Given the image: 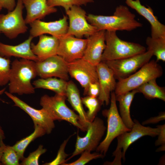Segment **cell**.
<instances>
[{
  "mask_svg": "<svg viewBox=\"0 0 165 165\" xmlns=\"http://www.w3.org/2000/svg\"><path fill=\"white\" fill-rule=\"evenodd\" d=\"M135 15L127 6L119 5L116 8L112 16H86L88 22L98 31H130L141 27L142 24L135 19Z\"/></svg>",
  "mask_w": 165,
  "mask_h": 165,
  "instance_id": "1",
  "label": "cell"
},
{
  "mask_svg": "<svg viewBox=\"0 0 165 165\" xmlns=\"http://www.w3.org/2000/svg\"><path fill=\"white\" fill-rule=\"evenodd\" d=\"M37 76L35 61L25 59L14 60L11 64L8 92L20 95L35 93L31 81Z\"/></svg>",
  "mask_w": 165,
  "mask_h": 165,
  "instance_id": "2",
  "label": "cell"
},
{
  "mask_svg": "<svg viewBox=\"0 0 165 165\" xmlns=\"http://www.w3.org/2000/svg\"><path fill=\"white\" fill-rule=\"evenodd\" d=\"M116 32L106 31V47L102 54L101 61L122 59L146 51L145 47L140 44L121 39Z\"/></svg>",
  "mask_w": 165,
  "mask_h": 165,
  "instance_id": "3",
  "label": "cell"
},
{
  "mask_svg": "<svg viewBox=\"0 0 165 165\" xmlns=\"http://www.w3.org/2000/svg\"><path fill=\"white\" fill-rule=\"evenodd\" d=\"M66 98L65 96L56 94L52 96L45 94L40 98V105L54 121L65 120L81 130L86 131L80 123L79 115L67 105Z\"/></svg>",
  "mask_w": 165,
  "mask_h": 165,
  "instance_id": "4",
  "label": "cell"
},
{
  "mask_svg": "<svg viewBox=\"0 0 165 165\" xmlns=\"http://www.w3.org/2000/svg\"><path fill=\"white\" fill-rule=\"evenodd\" d=\"M116 101V94L114 92L112 91L110 95L109 108L102 112V115L107 118V133L105 138L100 143L96 150L97 152L104 156L114 139L131 130L127 128L123 123L118 112Z\"/></svg>",
  "mask_w": 165,
  "mask_h": 165,
  "instance_id": "5",
  "label": "cell"
},
{
  "mask_svg": "<svg viewBox=\"0 0 165 165\" xmlns=\"http://www.w3.org/2000/svg\"><path fill=\"white\" fill-rule=\"evenodd\" d=\"M157 62L154 60L149 61L138 71L125 78L119 80L114 90L115 94L117 95L136 89L149 80L162 76V68Z\"/></svg>",
  "mask_w": 165,
  "mask_h": 165,
  "instance_id": "6",
  "label": "cell"
},
{
  "mask_svg": "<svg viewBox=\"0 0 165 165\" xmlns=\"http://www.w3.org/2000/svg\"><path fill=\"white\" fill-rule=\"evenodd\" d=\"M134 122V125L130 131L125 132L117 137V147L112 153L115 158L113 162H109V164H121V159L124 160L125 153L128 148L141 137L145 136L155 137L158 135L160 129L158 127L153 128L145 127L135 119Z\"/></svg>",
  "mask_w": 165,
  "mask_h": 165,
  "instance_id": "7",
  "label": "cell"
},
{
  "mask_svg": "<svg viewBox=\"0 0 165 165\" xmlns=\"http://www.w3.org/2000/svg\"><path fill=\"white\" fill-rule=\"evenodd\" d=\"M24 8L22 0H17L13 10L6 14H0V32L7 38L13 39L27 31L28 28L23 16Z\"/></svg>",
  "mask_w": 165,
  "mask_h": 165,
  "instance_id": "8",
  "label": "cell"
},
{
  "mask_svg": "<svg viewBox=\"0 0 165 165\" xmlns=\"http://www.w3.org/2000/svg\"><path fill=\"white\" fill-rule=\"evenodd\" d=\"M153 56L149 50L127 58L104 62L112 71L116 79L125 78L136 72L147 63Z\"/></svg>",
  "mask_w": 165,
  "mask_h": 165,
  "instance_id": "9",
  "label": "cell"
},
{
  "mask_svg": "<svg viewBox=\"0 0 165 165\" xmlns=\"http://www.w3.org/2000/svg\"><path fill=\"white\" fill-rule=\"evenodd\" d=\"M106 130L103 120L96 117L89 123L85 136L81 137L77 134L75 150L71 156L66 160V161L81 154L85 150L91 152L96 150Z\"/></svg>",
  "mask_w": 165,
  "mask_h": 165,
  "instance_id": "10",
  "label": "cell"
},
{
  "mask_svg": "<svg viewBox=\"0 0 165 165\" xmlns=\"http://www.w3.org/2000/svg\"><path fill=\"white\" fill-rule=\"evenodd\" d=\"M69 19L67 33L64 35H73L78 38L87 37L98 31L86 19V13L80 6H73L65 10Z\"/></svg>",
  "mask_w": 165,
  "mask_h": 165,
  "instance_id": "11",
  "label": "cell"
},
{
  "mask_svg": "<svg viewBox=\"0 0 165 165\" xmlns=\"http://www.w3.org/2000/svg\"><path fill=\"white\" fill-rule=\"evenodd\" d=\"M68 72L83 88L85 95H87L90 83L98 82L96 66L82 58L68 63Z\"/></svg>",
  "mask_w": 165,
  "mask_h": 165,
  "instance_id": "12",
  "label": "cell"
},
{
  "mask_svg": "<svg viewBox=\"0 0 165 165\" xmlns=\"http://www.w3.org/2000/svg\"><path fill=\"white\" fill-rule=\"evenodd\" d=\"M68 63L57 55L42 61L35 62L37 76L46 79L56 77L65 81L69 80Z\"/></svg>",
  "mask_w": 165,
  "mask_h": 165,
  "instance_id": "13",
  "label": "cell"
},
{
  "mask_svg": "<svg viewBox=\"0 0 165 165\" xmlns=\"http://www.w3.org/2000/svg\"><path fill=\"white\" fill-rule=\"evenodd\" d=\"M59 38L57 55L68 63L82 58L86 46L87 39L73 35H63Z\"/></svg>",
  "mask_w": 165,
  "mask_h": 165,
  "instance_id": "14",
  "label": "cell"
},
{
  "mask_svg": "<svg viewBox=\"0 0 165 165\" xmlns=\"http://www.w3.org/2000/svg\"><path fill=\"white\" fill-rule=\"evenodd\" d=\"M4 93L14 103V106L20 108L30 116L34 125H37L42 127L46 134L51 133L55 127L54 121L45 110L42 108L40 109H35L8 92L5 91Z\"/></svg>",
  "mask_w": 165,
  "mask_h": 165,
  "instance_id": "15",
  "label": "cell"
},
{
  "mask_svg": "<svg viewBox=\"0 0 165 165\" xmlns=\"http://www.w3.org/2000/svg\"><path fill=\"white\" fill-rule=\"evenodd\" d=\"M67 19V16H64L62 18L53 21L35 20L29 24L30 36L34 38L46 34L58 38L64 35L68 28Z\"/></svg>",
  "mask_w": 165,
  "mask_h": 165,
  "instance_id": "16",
  "label": "cell"
},
{
  "mask_svg": "<svg viewBox=\"0 0 165 165\" xmlns=\"http://www.w3.org/2000/svg\"><path fill=\"white\" fill-rule=\"evenodd\" d=\"M100 91L97 97L101 105H108L111 93L115 90L117 82L112 70L103 61L96 66Z\"/></svg>",
  "mask_w": 165,
  "mask_h": 165,
  "instance_id": "17",
  "label": "cell"
},
{
  "mask_svg": "<svg viewBox=\"0 0 165 165\" xmlns=\"http://www.w3.org/2000/svg\"><path fill=\"white\" fill-rule=\"evenodd\" d=\"M106 31L99 30L87 37V43L82 58L96 66L101 62L106 47Z\"/></svg>",
  "mask_w": 165,
  "mask_h": 165,
  "instance_id": "18",
  "label": "cell"
},
{
  "mask_svg": "<svg viewBox=\"0 0 165 165\" xmlns=\"http://www.w3.org/2000/svg\"><path fill=\"white\" fill-rule=\"evenodd\" d=\"M126 4L143 16L150 24L151 37L154 38H165V26L158 20L154 15L152 9L142 5L140 0H126Z\"/></svg>",
  "mask_w": 165,
  "mask_h": 165,
  "instance_id": "19",
  "label": "cell"
},
{
  "mask_svg": "<svg viewBox=\"0 0 165 165\" xmlns=\"http://www.w3.org/2000/svg\"><path fill=\"white\" fill-rule=\"evenodd\" d=\"M33 38L30 36L24 42L16 45L5 44L0 42V56L7 58L11 57L38 61L37 57L33 53L31 44Z\"/></svg>",
  "mask_w": 165,
  "mask_h": 165,
  "instance_id": "20",
  "label": "cell"
},
{
  "mask_svg": "<svg viewBox=\"0 0 165 165\" xmlns=\"http://www.w3.org/2000/svg\"><path fill=\"white\" fill-rule=\"evenodd\" d=\"M38 42L31 43V48L37 57L38 61H42L49 57L57 55L59 43L57 37L42 35L39 36Z\"/></svg>",
  "mask_w": 165,
  "mask_h": 165,
  "instance_id": "21",
  "label": "cell"
},
{
  "mask_svg": "<svg viewBox=\"0 0 165 165\" xmlns=\"http://www.w3.org/2000/svg\"><path fill=\"white\" fill-rule=\"evenodd\" d=\"M22 1L27 11L24 19L26 24H29L36 20H40L57 11L55 7L48 5L47 0H22Z\"/></svg>",
  "mask_w": 165,
  "mask_h": 165,
  "instance_id": "22",
  "label": "cell"
},
{
  "mask_svg": "<svg viewBox=\"0 0 165 165\" xmlns=\"http://www.w3.org/2000/svg\"><path fill=\"white\" fill-rule=\"evenodd\" d=\"M66 96L72 107L78 114L80 122L86 131L90 123L87 120L86 112L83 108L79 91L72 81H68Z\"/></svg>",
  "mask_w": 165,
  "mask_h": 165,
  "instance_id": "23",
  "label": "cell"
},
{
  "mask_svg": "<svg viewBox=\"0 0 165 165\" xmlns=\"http://www.w3.org/2000/svg\"><path fill=\"white\" fill-rule=\"evenodd\" d=\"M138 91L135 89L131 91L116 95V101L119 104L120 116L127 127L131 129L133 127L134 122L130 115V107L135 94Z\"/></svg>",
  "mask_w": 165,
  "mask_h": 165,
  "instance_id": "24",
  "label": "cell"
},
{
  "mask_svg": "<svg viewBox=\"0 0 165 165\" xmlns=\"http://www.w3.org/2000/svg\"><path fill=\"white\" fill-rule=\"evenodd\" d=\"M32 84L35 89H47L56 94L66 96L68 81L56 77L40 78L34 81Z\"/></svg>",
  "mask_w": 165,
  "mask_h": 165,
  "instance_id": "25",
  "label": "cell"
},
{
  "mask_svg": "<svg viewBox=\"0 0 165 165\" xmlns=\"http://www.w3.org/2000/svg\"><path fill=\"white\" fill-rule=\"evenodd\" d=\"M156 78L152 79L142 85L136 89L142 93L146 98L151 99L157 98L165 101L164 88L157 84Z\"/></svg>",
  "mask_w": 165,
  "mask_h": 165,
  "instance_id": "26",
  "label": "cell"
},
{
  "mask_svg": "<svg viewBox=\"0 0 165 165\" xmlns=\"http://www.w3.org/2000/svg\"><path fill=\"white\" fill-rule=\"evenodd\" d=\"M33 132L27 137L17 141L13 147L18 155L20 160L22 161L24 158V154L29 144L36 138L44 135L46 132L42 127L37 125H34Z\"/></svg>",
  "mask_w": 165,
  "mask_h": 165,
  "instance_id": "27",
  "label": "cell"
},
{
  "mask_svg": "<svg viewBox=\"0 0 165 165\" xmlns=\"http://www.w3.org/2000/svg\"><path fill=\"white\" fill-rule=\"evenodd\" d=\"M146 43L148 46V50L152 52L155 56L157 61H165V38H154L151 37H147Z\"/></svg>",
  "mask_w": 165,
  "mask_h": 165,
  "instance_id": "28",
  "label": "cell"
},
{
  "mask_svg": "<svg viewBox=\"0 0 165 165\" xmlns=\"http://www.w3.org/2000/svg\"><path fill=\"white\" fill-rule=\"evenodd\" d=\"M81 99L82 104L88 109L86 112V117L88 121L91 122L96 117L101 105L97 97L87 96L82 98Z\"/></svg>",
  "mask_w": 165,
  "mask_h": 165,
  "instance_id": "29",
  "label": "cell"
},
{
  "mask_svg": "<svg viewBox=\"0 0 165 165\" xmlns=\"http://www.w3.org/2000/svg\"><path fill=\"white\" fill-rule=\"evenodd\" d=\"M20 159L13 146L5 145L1 158V165H19Z\"/></svg>",
  "mask_w": 165,
  "mask_h": 165,
  "instance_id": "30",
  "label": "cell"
},
{
  "mask_svg": "<svg viewBox=\"0 0 165 165\" xmlns=\"http://www.w3.org/2000/svg\"><path fill=\"white\" fill-rule=\"evenodd\" d=\"M94 0H47L48 5L51 7L59 6L67 10L73 6L86 5L93 2Z\"/></svg>",
  "mask_w": 165,
  "mask_h": 165,
  "instance_id": "31",
  "label": "cell"
},
{
  "mask_svg": "<svg viewBox=\"0 0 165 165\" xmlns=\"http://www.w3.org/2000/svg\"><path fill=\"white\" fill-rule=\"evenodd\" d=\"M11 64L9 58L0 56V86H4L9 82Z\"/></svg>",
  "mask_w": 165,
  "mask_h": 165,
  "instance_id": "32",
  "label": "cell"
},
{
  "mask_svg": "<svg viewBox=\"0 0 165 165\" xmlns=\"http://www.w3.org/2000/svg\"><path fill=\"white\" fill-rule=\"evenodd\" d=\"M90 151L85 150L81 153L80 157L75 161L69 163H64L63 165H84L94 159L102 158L104 156L102 154L95 152L91 153Z\"/></svg>",
  "mask_w": 165,
  "mask_h": 165,
  "instance_id": "33",
  "label": "cell"
},
{
  "mask_svg": "<svg viewBox=\"0 0 165 165\" xmlns=\"http://www.w3.org/2000/svg\"><path fill=\"white\" fill-rule=\"evenodd\" d=\"M47 149L43 148V146L40 145L34 151L30 153L29 156L21 161L20 163L21 165H38L39 159L41 156L45 153Z\"/></svg>",
  "mask_w": 165,
  "mask_h": 165,
  "instance_id": "34",
  "label": "cell"
},
{
  "mask_svg": "<svg viewBox=\"0 0 165 165\" xmlns=\"http://www.w3.org/2000/svg\"><path fill=\"white\" fill-rule=\"evenodd\" d=\"M72 135H73L70 136L67 139L64 141L61 145L58 151L57 156L55 159L52 161L46 163L43 165H63L65 163L66 161V159L69 155L65 152V148L69 140Z\"/></svg>",
  "mask_w": 165,
  "mask_h": 165,
  "instance_id": "35",
  "label": "cell"
},
{
  "mask_svg": "<svg viewBox=\"0 0 165 165\" xmlns=\"http://www.w3.org/2000/svg\"><path fill=\"white\" fill-rule=\"evenodd\" d=\"M100 91V86L98 82L91 83L89 85L87 95L97 98Z\"/></svg>",
  "mask_w": 165,
  "mask_h": 165,
  "instance_id": "36",
  "label": "cell"
},
{
  "mask_svg": "<svg viewBox=\"0 0 165 165\" xmlns=\"http://www.w3.org/2000/svg\"><path fill=\"white\" fill-rule=\"evenodd\" d=\"M157 127L160 129V132L155 145L156 146H165V125H158Z\"/></svg>",
  "mask_w": 165,
  "mask_h": 165,
  "instance_id": "37",
  "label": "cell"
},
{
  "mask_svg": "<svg viewBox=\"0 0 165 165\" xmlns=\"http://www.w3.org/2000/svg\"><path fill=\"white\" fill-rule=\"evenodd\" d=\"M16 3L15 0H0V6L7 10L8 12L13 10Z\"/></svg>",
  "mask_w": 165,
  "mask_h": 165,
  "instance_id": "38",
  "label": "cell"
},
{
  "mask_svg": "<svg viewBox=\"0 0 165 165\" xmlns=\"http://www.w3.org/2000/svg\"><path fill=\"white\" fill-rule=\"evenodd\" d=\"M165 112H163L160 114L156 116L152 117L144 121L142 123V125H144L151 123H156L161 121L165 120Z\"/></svg>",
  "mask_w": 165,
  "mask_h": 165,
  "instance_id": "39",
  "label": "cell"
},
{
  "mask_svg": "<svg viewBox=\"0 0 165 165\" xmlns=\"http://www.w3.org/2000/svg\"><path fill=\"white\" fill-rule=\"evenodd\" d=\"M5 145L3 141L0 140V165H1V158Z\"/></svg>",
  "mask_w": 165,
  "mask_h": 165,
  "instance_id": "40",
  "label": "cell"
},
{
  "mask_svg": "<svg viewBox=\"0 0 165 165\" xmlns=\"http://www.w3.org/2000/svg\"><path fill=\"white\" fill-rule=\"evenodd\" d=\"M5 138V136L4 131L2 127L0 126V140L3 141Z\"/></svg>",
  "mask_w": 165,
  "mask_h": 165,
  "instance_id": "41",
  "label": "cell"
},
{
  "mask_svg": "<svg viewBox=\"0 0 165 165\" xmlns=\"http://www.w3.org/2000/svg\"><path fill=\"white\" fill-rule=\"evenodd\" d=\"M165 146H161L159 148L156 150L157 152H160L165 150Z\"/></svg>",
  "mask_w": 165,
  "mask_h": 165,
  "instance_id": "42",
  "label": "cell"
},
{
  "mask_svg": "<svg viewBox=\"0 0 165 165\" xmlns=\"http://www.w3.org/2000/svg\"><path fill=\"white\" fill-rule=\"evenodd\" d=\"M6 88H5L0 90V96L4 93L6 90Z\"/></svg>",
  "mask_w": 165,
  "mask_h": 165,
  "instance_id": "43",
  "label": "cell"
},
{
  "mask_svg": "<svg viewBox=\"0 0 165 165\" xmlns=\"http://www.w3.org/2000/svg\"><path fill=\"white\" fill-rule=\"evenodd\" d=\"M2 8L0 6V12L2 10Z\"/></svg>",
  "mask_w": 165,
  "mask_h": 165,
  "instance_id": "44",
  "label": "cell"
},
{
  "mask_svg": "<svg viewBox=\"0 0 165 165\" xmlns=\"http://www.w3.org/2000/svg\"><path fill=\"white\" fill-rule=\"evenodd\" d=\"M1 33L0 32V34H1Z\"/></svg>",
  "mask_w": 165,
  "mask_h": 165,
  "instance_id": "45",
  "label": "cell"
}]
</instances>
